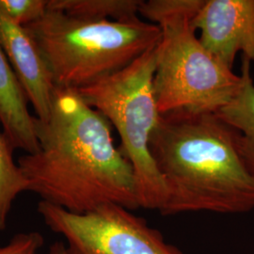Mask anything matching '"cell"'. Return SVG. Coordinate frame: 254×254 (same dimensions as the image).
Here are the masks:
<instances>
[{
  "mask_svg": "<svg viewBox=\"0 0 254 254\" xmlns=\"http://www.w3.org/2000/svg\"><path fill=\"white\" fill-rule=\"evenodd\" d=\"M37 137L38 151L17 164L43 201L74 214L107 203L139 208L133 168L109 120L77 91L55 89L49 118L37 119Z\"/></svg>",
  "mask_w": 254,
  "mask_h": 254,
  "instance_id": "obj_1",
  "label": "cell"
},
{
  "mask_svg": "<svg viewBox=\"0 0 254 254\" xmlns=\"http://www.w3.org/2000/svg\"><path fill=\"white\" fill-rule=\"evenodd\" d=\"M150 151L166 188L161 215L254 209V175L238 152L235 130L217 114L162 115Z\"/></svg>",
  "mask_w": 254,
  "mask_h": 254,
  "instance_id": "obj_2",
  "label": "cell"
},
{
  "mask_svg": "<svg viewBox=\"0 0 254 254\" xmlns=\"http://www.w3.org/2000/svg\"><path fill=\"white\" fill-rule=\"evenodd\" d=\"M203 0L141 1L139 15L161 30L154 72L159 114L217 113L240 91L243 78L202 46L192 20Z\"/></svg>",
  "mask_w": 254,
  "mask_h": 254,
  "instance_id": "obj_3",
  "label": "cell"
},
{
  "mask_svg": "<svg viewBox=\"0 0 254 254\" xmlns=\"http://www.w3.org/2000/svg\"><path fill=\"white\" fill-rule=\"evenodd\" d=\"M43 56L55 87L79 91L118 73L157 46L160 28L136 18L93 20L47 9L26 26Z\"/></svg>",
  "mask_w": 254,
  "mask_h": 254,
  "instance_id": "obj_4",
  "label": "cell"
},
{
  "mask_svg": "<svg viewBox=\"0 0 254 254\" xmlns=\"http://www.w3.org/2000/svg\"><path fill=\"white\" fill-rule=\"evenodd\" d=\"M157 46L118 73L76 91L117 130L120 150L133 168L139 208L159 211L166 188L150 151L151 137L161 117L153 86Z\"/></svg>",
  "mask_w": 254,
  "mask_h": 254,
  "instance_id": "obj_5",
  "label": "cell"
},
{
  "mask_svg": "<svg viewBox=\"0 0 254 254\" xmlns=\"http://www.w3.org/2000/svg\"><path fill=\"white\" fill-rule=\"evenodd\" d=\"M37 210L46 226L66 239L70 254H184L145 219L119 204L74 214L41 200Z\"/></svg>",
  "mask_w": 254,
  "mask_h": 254,
  "instance_id": "obj_6",
  "label": "cell"
},
{
  "mask_svg": "<svg viewBox=\"0 0 254 254\" xmlns=\"http://www.w3.org/2000/svg\"><path fill=\"white\" fill-rule=\"evenodd\" d=\"M192 24L202 46L229 69L238 53L254 61V0H203Z\"/></svg>",
  "mask_w": 254,
  "mask_h": 254,
  "instance_id": "obj_7",
  "label": "cell"
},
{
  "mask_svg": "<svg viewBox=\"0 0 254 254\" xmlns=\"http://www.w3.org/2000/svg\"><path fill=\"white\" fill-rule=\"evenodd\" d=\"M0 46L36 112L37 119L49 118L55 87L36 43L26 27L19 26L0 9Z\"/></svg>",
  "mask_w": 254,
  "mask_h": 254,
  "instance_id": "obj_8",
  "label": "cell"
},
{
  "mask_svg": "<svg viewBox=\"0 0 254 254\" xmlns=\"http://www.w3.org/2000/svg\"><path fill=\"white\" fill-rule=\"evenodd\" d=\"M27 94L0 46V124L14 149L34 154L39 149L37 118L27 108Z\"/></svg>",
  "mask_w": 254,
  "mask_h": 254,
  "instance_id": "obj_9",
  "label": "cell"
},
{
  "mask_svg": "<svg viewBox=\"0 0 254 254\" xmlns=\"http://www.w3.org/2000/svg\"><path fill=\"white\" fill-rule=\"evenodd\" d=\"M240 91L227 106L218 110L219 118L236 133V145L249 171L254 175V82L251 74V61L243 58Z\"/></svg>",
  "mask_w": 254,
  "mask_h": 254,
  "instance_id": "obj_10",
  "label": "cell"
},
{
  "mask_svg": "<svg viewBox=\"0 0 254 254\" xmlns=\"http://www.w3.org/2000/svg\"><path fill=\"white\" fill-rule=\"evenodd\" d=\"M141 0H47V9L80 18L127 22L138 18Z\"/></svg>",
  "mask_w": 254,
  "mask_h": 254,
  "instance_id": "obj_11",
  "label": "cell"
},
{
  "mask_svg": "<svg viewBox=\"0 0 254 254\" xmlns=\"http://www.w3.org/2000/svg\"><path fill=\"white\" fill-rule=\"evenodd\" d=\"M13 150L7 136L0 131V231L7 228L13 201L19 194L29 189L26 176L13 161Z\"/></svg>",
  "mask_w": 254,
  "mask_h": 254,
  "instance_id": "obj_12",
  "label": "cell"
},
{
  "mask_svg": "<svg viewBox=\"0 0 254 254\" xmlns=\"http://www.w3.org/2000/svg\"><path fill=\"white\" fill-rule=\"evenodd\" d=\"M0 9L11 21L26 27L46 14L47 0H0Z\"/></svg>",
  "mask_w": 254,
  "mask_h": 254,
  "instance_id": "obj_13",
  "label": "cell"
},
{
  "mask_svg": "<svg viewBox=\"0 0 254 254\" xmlns=\"http://www.w3.org/2000/svg\"><path fill=\"white\" fill-rule=\"evenodd\" d=\"M44 242V237L38 232L20 233L8 244L0 246V254H37Z\"/></svg>",
  "mask_w": 254,
  "mask_h": 254,
  "instance_id": "obj_14",
  "label": "cell"
},
{
  "mask_svg": "<svg viewBox=\"0 0 254 254\" xmlns=\"http://www.w3.org/2000/svg\"><path fill=\"white\" fill-rule=\"evenodd\" d=\"M47 254H70L63 242H55L50 246Z\"/></svg>",
  "mask_w": 254,
  "mask_h": 254,
  "instance_id": "obj_15",
  "label": "cell"
}]
</instances>
